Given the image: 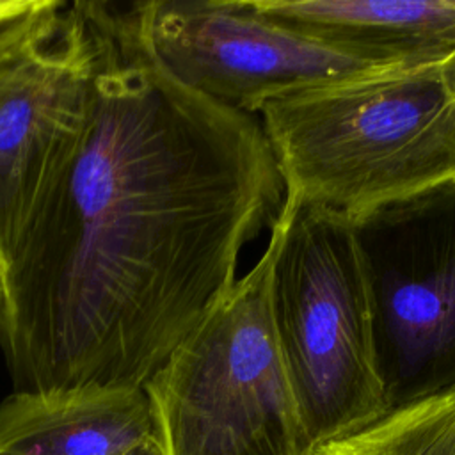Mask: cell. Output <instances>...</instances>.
Masks as SVG:
<instances>
[{
  "instance_id": "cell-2",
  "label": "cell",
  "mask_w": 455,
  "mask_h": 455,
  "mask_svg": "<svg viewBox=\"0 0 455 455\" xmlns=\"http://www.w3.org/2000/svg\"><path fill=\"white\" fill-rule=\"evenodd\" d=\"M259 112L286 194L347 220L455 183V64L387 69Z\"/></svg>"
},
{
  "instance_id": "cell-5",
  "label": "cell",
  "mask_w": 455,
  "mask_h": 455,
  "mask_svg": "<svg viewBox=\"0 0 455 455\" xmlns=\"http://www.w3.org/2000/svg\"><path fill=\"white\" fill-rule=\"evenodd\" d=\"M389 412L455 387V183L350 220Z\"/></svg>"
},
{
  "instance_id": "cell-13",
  "label": "cell",
  "mask_w": 455,
  "mask_h": 455,
  "mask_svg": "<svg viewBox=\"0 0 455 455\" xmlns=\"http://www.w3.org/2000/svg\"><path fill=\"white\" fill-rule=\"evenodd\" d=\"M2 297H4V267L0 265V302H2Z\"/></svg>"
},
{
  "instance_id": "cell-8",
  "label": "cell",
  "mask_w": 455,
  "mask_h": 455,
  "mask_svg": "<svg viewBox=\"0 0 455 455\" xmlns=\"http://www.w3.org/2000/svg\"><path fill=\"white\" fill-rule=\"evenodd\" d=\"M263 20L352 60L455 64V0H245Z\"/></svg>"
},
{
  "instance_id": "cell-9",
  "label": "cell",
  "mask_w": 455,
  "mask_h": 455,
  "mask_svg": "<svg viewBox=\"0 0 455 455\" xmlns=\"http://www.w3.org/2000/svg\"><path fill=\"white\" fill-rule=\"evenodd\" d=\"M153 434L146 387L14 391L0 403V455H121Z\"/></svg>"
},
{
  "instance_id": "cell-11",
  "label": "cell",
  "mask_w": 455,
  "mask_h": 455,
  "mask_svg": "<svg viewBox=\"0 0 455 455\" xmlns=\"http://www.w3.org/2000/svg\"><path fill=\"white\" fill-rule=\"evenodd\" d=\"M68 2L0 0V59L46 32Z\"/></svg>"
},
{
  "instance_id": "cell-3",
  "label": "cell",
  "mask_w": 455,
  "mask_h": 455,
  "mask_svg": "<svg viewBox=\"0 0 455 455\" xmlns=\"http://www.w3.org/2000/svg\"><path fill=\"white\" fill-rule=\"evenodd\" d=\"M265 251L272 329L313 448L382 419L389 409L350 220L286 194Z\"/></svg>"
},
{
  "instance_id": "cell-10",
  "label": "cell",
  "mask_w": 455,
  "mask_h": 455,
  "mask_svg": "<svg viewBox=\"0 0 455 455\" xmlns=\"http://www.w3.org/2000/svg\"><path fill=\"white\" fill-rule=\"evenodd\" d=\"M311 455H455V387L322 443Z\"/></svg>"
},
{
  "instance_id": "cell-7",
  "label": "cell",
  "mask_w": 455,
  "mask_h": 455,
  "mask_svg": "<svg viewBox=\"0 0 455 455\" xmlns=\"http://www.w3.org/2000/svg\"><path fill=\"white\" fill-rule=\"evenodd\" d=\"M96 41L87 2L0 59V265L73 155L87 117Z\"/></svg>"
},
{
  "instance_id": "cell-1",
  "label": "cell",
  "mask_w": 455,
  "mask_h": 455,
  "mask_svg": "<svg viewBox=\"0 0 455 455\" xmlns=\"http://www.w3.org/2000/svg\"><path fill=\"white\" fill-rule=\"evenodd\" d=\"M96 59L68 164L4 274L16 391L139 389L236 283L286 188L261 123L172 80L132 4L87 2Z\"/></svg>"
},
{
  "instance_id": "cell-6",
  "label": "cell",
  "mask_w": 455,
  "mask_h": 455,
  "mask_svg": "<svg viewBox=\"0 0 455 455\" xmlns=\"http://www.w3.org/2000/svg\"><path fill=\"white\" fill-rule=\"evenodd\" d=\"M133 11L148 53L172 80L243 114L396 69L338 55L263 20L245 0H149Z\"/></svg>"
},
{
  "instance_id": "cell-4",
  "label": "cell",
  "mask_w": 455,
  "mask_h": 455,
  "mask_svg": "<svg viewBox=\"0 0 455 455\" xmlns=\"http://www.w3.org/2000/svg\"><path fill=\"white\" fill-rule=\"evenodd\" d=\"M265 251L149 379L169 455H311L268 311Z\"/></svg>"
},
{
  "instance_id": "cell-12",
  "label": "cell",
  "mask_w": 455,
  "mask_h": 455,
  "mask_svg": "<svg viewBox=\"0 0 455 455\" xmlns=\"http://www.w3.org/2000/svg\"><path fill=\"white\" fill-rule=\"evenodd\" d=\"M121 455H169L160 434H153L133 444Z\"/></svg>"
}]
</instances>
